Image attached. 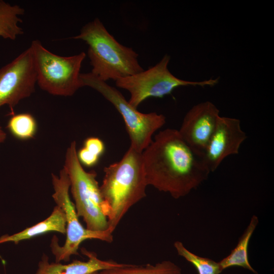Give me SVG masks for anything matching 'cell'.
Segmentation results:
<instances>
[{
	"mask_svg": "<svg viewBox=\"0 0 274 274\" xmlns=\"http://www.w3.org/2000/svg\"><path fill=\"white\" fill-rule=\"evenodd\" d=\"M142 161L147 185L175 199L197 189L211 173L178 130L173 128L155 135L142 152Z\"/></svg>",
	"mask_w": 274,
	"mask_h": 274,
	"instance_id": "1",
	"label": "cell"
},
{
	"mask_svg": "<svg viewBox=\"0 0 274 274\" xmlns=\"http://www.w3.org/2000/svg\"><path fill=\"white\" fill-rule=\"evenodd\" d=\"M104 170L100 190L110 209L108 230L113 233L130 208L146 196L142 153L130 147L120 161Z\"/></svg>",
	"mask_w": 274,
	"mask_h": 274,
	"instance_id": "2",
	"label": "cell"
},
{
	"mask_svg": "<svg viewBox=\"0 0 274 274\" xmlns=\"http://www.w3.org/2000/svg\"><path fill=\"white\" fill-rule=\"evenodd\" d=\"M73 38L88 45L87 55L92 66L90 73L103 81H115L144 71L139 54L119 43L98 18L85 24Z\"/></svg>",
	"mask_w": 274,
	"mask_h": 274,
	"instance_id": "3",
	"label": "cell"
},
{
	"mask_svg": "<svg viewBox=\"0 0 274 274\" xmlns=\"http://www.w3.org/2000/svg\"><path fill=\"white\" fill-rule=\"evenodd\" d=\"M63 167L69 177L77 215L83 219L86 228L96 231L108 230L109 207L101 195L96 172H86L79 162L75 141L67 149Z\"/></svg>",
	"mask_w": 274,
	"mask_h": 274,
	"instance_id": "4",
	"label": "cell"
},
{
	"mask_svg": "<svg viewBox=\"0 0 274 274\" xmlns=\"http://www.w3.org/2000/svg\"><path fill=\"white\" fill-rule=\"evenodd\" d=\"M30 47L37 83L42 89L52 95L70 96L83 86L80 70L86 56L85 52L61 56L47 50L39 40L33 41Z\"/></svg>",
	"mask_w": 274,
	"mask_h": 274,
	"instance_id": "5",
	"label": "cell"
},
{
	"mask_svg": "<svg viewBox=\"0 0 274 274\" xmlns=\"http://www.w3.org/2000/svg\"><path fill=\"white\" fill-rule=\"evenodd\" d=\"M83 86H89L100 93L122 116L130 140V147L142 153L152 142L154 133L166 122L165 117L156 112L143 113L131 106L115 87L90 73L81 74Z\"/></svg>",
	"mask_w": 274,
	"mask_h": 274,
	"instance_id": "6",
	"label": "cell"
},
{
	"mask_svg": "<svg viewBox=\"0 0 274 274\" xmlns=\"http://www.w3.org/2000/svg\"><path fill=\"white\" fill-rule=\"evenodd\" d=\"M52 182L54 189L52 197L56 206L63 211L66 219V238L64 244L59 245L58 239L55 236L51 242V249L56 262L68 261L71 256L78 254V250L81 244L86 239H96L108 243L113 241V233L108 230L92 231L82 226L70 197V181L64 167L60 170L59 176L52 174Z\"/></svg>",
	"mask_w": 274,
	"mask_h": 274,
	"instance_id": "7",
	"label": "cell"
},
{
	"mask_svg": "<svg viewBox=\"0 0 274 274\" xmlns=\"http://www.w3.org/2000/svg\"><path fill=\"white\" fill-rule=\"evenodd\" d=\"M170 60L165 54L155 65L134 75L115 81L117 87L125 89L130 95L129 103L135 108L149 97L161 98L181 86H214L219 78L200 81H190L177 78L168 68Z\"/></svg>",
	"mask_w": 274,
	"mask_h": 274,
	"instance_id": "8",
	"label": "cell"
},
{
	"mask_svg": "<svg viewBox=\"0 0 274 274\" xmlns=\"http://www.w3.org/2000/svg\"><path fill=\"white\" fill-rule=\"evenodd\" d=\"M37 73L30 47L0 68V107L7 105L13 113L19 101L35 92Z\"/></svg>",
	"mask_w": 274,
	"mask_h": 274,
	"instance_id": "9",
	"label": "cell"
},
{
	"mask_svg": "<svg viewBox=\"0 0 274 274\" xmlns=\"http://www.w3.org/2000/svg\"><path fill=\"white\" fill-rule=\"evenodd\" d=\"M219 113L210 101L197 104L187 112L178 130L186 144L201 158L215 130Z\"/></svg>",
	"mask_w": 274,
	"mask_h": 274,
	"instance_id": "10",
	"label": "cell"
},
{
	"mask_svg": "<svg viewBox=\"0 0 274 274\" xmlns=\"http://www.w3.org/2000/svg\"><path fill=\"white\" fill-rule=\"evenodd\" d=\"M247 138L239 119L220 116L201 158L203 163L211 173L214 172L226 158L238 154Z\"/></svg>",
	"mask_w": 274,
	"mask_h": 274,
	"instance_id": "11",
	"label": "cell"
},
{
	"mask_svg": "<svg viewBox=\"0 0 274 274\" xmlns=\"http://www.w3.org/2000/svg\"><path fill=\"white\" fill-rule=\"evenodd\" d=\"M82 253L88 257L86 261L74 260L64 264L60 262L50 263L48 257L44 255L38 264L35 274H91L101 270L119 267L125 263H119L112 260L99 259L93 252L82 249Z\"/></svg>",
	"mask_w": 274,
	"mask_h": 274,
	"instance_id": "12",
	"label": "cell"
},
{
	"mask_svg": "<svg viewBox=\"0 0 274 274\" xmlns=\"http://www.w3.org/2000/svg\"><path fill=\"white\" fill-rule=\"evenodd\" d=\"M66 232V219L62 210L56 206L50 215L44 220L16 233L0 237V244L13 242L15 244L37 236L49 232Z\"/></svg>",
	"mask_w": 274,
	"mask_h": 274,
	"instance_id": "13",
	"label": "cell"
},
{
	"mask_svg": "<svg viewBox=\"0 0 274 274\" xmlns=\"http://www.w3.org/2000/svg\"><path fill=\"white\" fill-rule=\"evenodd\" d=\"M258 222V217L253 215L244 233L239 238L236 247L227 256L219 262L222 270L231 266H237L248 269L255 274H258L249 261L248 246Z\"/></svg>",
	"mask_w": 274,
	"mask_h": 274,
	"instance_id": "14",
	"label": "cell"
},
{
	"mask_svg": "<svg viewBox=\"0 0 274 274\" xmlns=\"http://www.w3.org/2000/svg\"><path fill=\"white\" fill-rule=\"evenodd\" d=\"M24 12V9L19 5H12L0 0V37L14 40L23 34V30L18 24L22 22L20 16Z\"/></svg>",
	"mask_w": 274,
	"mask_h": 274,
	"instance_id": "15",
	"label": "cell"
},
{
	"mask_svg": "<svg viewBox=\"0 0 274 274\" xmlns=\"http://www.w3.org/2000/svg\"><path fill=\"white\" fill-rule=\"evenodd\" d=\"M99 274H182L179 266L169 260L155 265H137L125 264L124 266L99 271Z\"/></svg>",
	"mask_w": 274,
	"mask_h": 274,
	"instance_id": "16",
	"label": "cell"
},
{
	"mask_svg": "<svg viewBox=\"0 0 274 274\" xmlns=\"http://www.w3.org/2000/svg\"><path fill=\"white\" fill-rule=\"evenodd\" d=\"M7 127L14 137L26 140L35 135L37 124L32 115L29 113H21L13 115L8 121Z\"/></svg>",
	"mask_w": 274,
	"mask_h": 274,
	"instance_id": "17",
	"label": "cell"
},
{
	"mask_svg": "<svg viewBox=\"0 0 274 274\" xmlns=\"http://www.w3.org/2000/svg\"><path fill=\"white\" fill-rule=\"evenodd\" d=\"M174 245L178 255L192 264L198 274H220L223 270L219 262L192 253L185 247L182 242L176 241Z\"/></svg>",
	"mask_w": 274,
	"mask_h": 274,
	"instance_id": "18",
	"label": "cell"
},
{
	"mask_svg": "<svg viewBox=\"0 0 274 274\" xmlns=\"http://www.w3.org/2000/svg\"><path fill=\"white\" fill-rule=\"evenodd\" d=\"M90 153L100 157L104 154L105 146L104 142L99 138L96 137H89L87 138L84 142V146Z\"/></svg>",
	"mask_w": 274,
	"mask_h": 274,
	"instance_id": "19",
	"label": "cell"
},
{
	"mask_svg": "<svg viewBox=\"0 0 274 274\" xmlns=\"http://www.w3.org/2000/svg\"><path fill=\"white\" fill-rule=\"evenodd\" d=\"M77 157L82 165L89 167L96 165L99 159V157L90 153L84 147H82L78 151Z\"/></svg>",
	"mask_w": 274,
	"mask_h": 274,
	"instance_id": "20",
	"label": "cell"
},
{
	"mask_svg": "<svg viewBox=\"0 0 274 274\" xmlns=\"http://www.w3.org/2000/svg\"><path fill=\"white\" fill-rule=\"evenodd\" d=\"M6 138V133L0 126V143L3 142Z\"/></svg>",
	"mask_w": 274,
	"mask_h": 274,
	"instance_id": "21",
	"label": "cell"
},
{
	"mask_svg": "<svg viewBox=\"0 0 274 274\" xmlns=\"http://www.w3.org/2000/svg\"><path fill=\"white\" fill-rule=\"evenodd\" d=\"M91 274H99V271L95 272H94V273H91Z\"/></svg>",
	"mask_w": 274,
	"mask_h": 274,
	"instance_id": "22",
	"label": "cell"
}]
</instances>
